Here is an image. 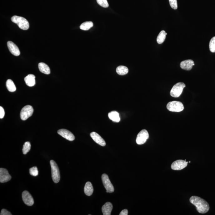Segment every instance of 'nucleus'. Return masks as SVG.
<instances>
[{
    "label": "nucleus",
    "instance_id": "obj_29",
    "mask_svg": "<svg viewBox=\"0 0 215 215\" xmlns=\"http://www.w3.org/2000/svg\"><path fill=\"white\" fill-rule=\"evenodd\" d=\"M170 5L173 9L176 10L178 8L177 0H169Z\"/></svg>",
    "mask_w": 215,
    "mask_h": 215
},
{
    "label": "nucleus",
    "instance_id": "obj_4",
    "mask_svg": "<svg viewBox=\"0 0 215 215\" xmlns=\"http://www.w3.org/2000/svg\"><path fill=\"white\" fill-rule=\"evenodd\" d=\"M167 109L169 111L174 112H180L184 110L183 104L181 102L173 101L168 102L167 105Z\"/></svg>",
    "mask_w": 215,
    "mask_h": 215
},
{
    "label": "nucleus",
    "instance_id": "obj_23",
    "mask_svg": "<svg viewBox=\"0 0 215 215\" xmlns=\"http://www.w3.org/2000/svg\"><path fill=\"white\" fill-rule=\"evenodd\" d=\"M117 73L119 75H126L128 72V68L124 66H119L116 69Z\"/></svg>",
    "mask_w": 215,
    "mask_h": 215
},
{
    "label": "nucleus",
    "instance_id": "obj_25",
    "mask_svg": "<svg viewBox=\"0 0 215 215\" xmlns=\"http://www.w3.org/2000/svg\"><path fill=\"white\" fill-rule=\"evenodd\" d=\"M31 149V144L30 142H27L24 143L23 145L22 152L24 155L27 154Z\"/></svg>",
    "mask_w": 215,
    "mask_h": 215
},
{
    "label": "nucleus",
    "instance_id": "obj_32",
    "mask_svg": "<svg viewBox=\"0 0 215 215\" xmlns=\"http://www.w3.org/2000/svg\"><path fill=\"white\" fill-rule=\"evenodd\" d=\"M120 215H128V210L126 209H124L122 210L121 212L120 213Z\"/></svg>",
    "mask_w": 215,
    "mask_h": 215
},
{
    "label": "nucleus",
    "instance_id": "obj_11",
    "mask_svg": "<svg viewBox=\"0 0 215 215\" xmlns=\"http://www.w3.org/2000/svg\"><path fill=\"white\" fill-rule=\"evenodd\" d=\"M22 198L25 204L28 206H32L34 204V200L30 193L27 191L22 192Z\"/></svg>",
    "mask_w": 215,
    "mask_h": 215
},
{
    "label": "nucleus",
    "instance_id": "obj_15",
    "mask_svg": "<svg viewBox=\"0 0 215 215\" xmlns=\"http://www.w3.org/2000/svg\"><path fill=\"white\" fill-rule=\"evenodd\" d=\"M194 65V61L191 59H188L182 62L180 64V67L182 69L190 71L192 69Z\"/></svg>",
    "mask_w": 215,
    "mask_h": 215
},
{
    "label": "nucleus",
    "instance_id": "obj_22",
    "mask_svg": "<svg viewBox=\"0 0 215 215\" xmlns=\"http://www.w3.org/2000/svg\"><path fill=\"white\" fill-rule=\"evenodd\" d=\"M6 87L7 89L10 92H13L16 91L17 88L15 86V85L13 82V81L11 79L7 80L6 82Z\"/></svg>",
    "mask_w": 215,
    "mask_h": 215
},
{
    "label": "nucleus",
    "instance_id": "obj_21",
    "mask_svg": "<svg viewBox=\"0 0 215 215\" xmlns=\"http://www.w3.org/2000/svg\"><path fill=\"white\" fill-rule=\"evenodd\" d=\"M167 33L164 30H162L159 33V35L157 37V42L159 44H161L163 43L165 41Z\"/></svg>",
    "mask_w": 215,
    "mask_h": 215
},
{
    "label": "nucleus",
    "instance_id": "obj_19",
    "mask_svg": "<svg viewBox=\"0 0 215 215\" xmlns=\"http://www.w3.org/2000/svg\"><path fill=\"white\" fill-rule=\"evenodd\" d=\"M108 117L110 120L115 122H119L120 121V118L119 114L117 111H113L108 113Z\"/></svg>",
    "mask_w": 215,
    "mask_h": 215
},
{
    "label": "nucleus",
    "instance_id": "obj_5",
    "mask_svg": "<svg viewBox=\"0 0 215 215\" xmlns=\"http://www.w3.org/2000/svg\"><path fill=\"white\" fill-rule=\"evenodd\" d=\"M50 165L52 168V179L54 182L57 183L60 179V172L57 164L53 160L50 161Z\"/></svg>",
    "mask_w": 215,
    "mask_h": 215
},
{
    "label": "nucleus",
    "instance_id": "obj_26",
    "mask_svg": "<svg viewBox=\"0 0 215 215\" xmlns=\"http://www.w3.org/2000/svg\"><path fill=\"white\" fill-rule=\"evenodd\" d=\"M209 48L211 52H215V36L211 39L209 43Z\"/></svg>",
    "mask_w": 215,
    "mask_h": 215
},
{
    "label": "nucleus",
    "instance_id": "obj_3",
    "mask_svg": "<svg viewBox=\"0 0 215 215\" xmlns=\"http://www.w3.org/2000/svg\"><path fill=\"white\" fill-rule=\"evenodd\" d=\"M185 87V84L182 82H179L176 84L171 90L170 92L171 96L175 98H178L179 97Z\"/></svg>",
    "mask_w": 215,
    "mask_h": 215
},
{
    "label": "nucleus",
    "instance_id": "obj_16",
    "mask_svg": "<svg viewBox=\"0 0 215 215\" xmlns=\"http://www.w3.org/2000/svg\"><path fill=\"white\" fill-rule=\"evenodd\" d=\"M113 209L112 204L109 202H107L102 206V210L104 215H110Z\"/></svg>",
    "mask_w": 215,
    "mask_h": 215
},
{
    "label": "nucleus",
    "instance_id": "obj_24",
    "mask_svg": "<svg viewBox=\"0 0 215 215\" xmlns=\"http://www.w3.org/2000/svg\"><path fill=\"white\" fill-rule=\"evenodd\" d=\"M93 26V23L91 21L86 22L81 25L80 28L83 30H88Z\"/></svg>",
    "mask_w": 215,
    "mask_h": 215
},
{
    "label": "nucleus",
    "instance_id": "obj_27",
    "mask_svg": "<svg viewBox=\"0 0 215 215\" xmlns=\"http://www.w3.org/2000/svg\"><path fill=\"white\" fill-rule=\"evenodd\" d=\"M30 174L33 176L36 177L38 175V171L36 167H32L30 169Z\"/></svg>",
    "mask_w": 215,
    "mask_h": 215
},
{
    "label": "nucleus",
    "instance_id": "obj_7",
    "mask_svg": "<svg viewBox=\"0 0 215 215\" xmlns=\"http://www.w3.org/2000/svg\"><path fill=\"white\" fill-rule=\"evenodd\" d=\"M102 180L103 185L107 191V192L108 193L114 192V187L110 182L108 176L107 174H103L102 176Z\"/></svg>",
    "mask_w": 215,
    "mask_h": 215
},
{
    "label": "nucleus",
    "instance_id": "obj_31",
    "mask_svg": "<svg viewBox=\"0 0 215 215\" xmlns=\"http://www.w3.org/2000/svg\"><path fill=\"white\" fill-rule=\"evenodd\" d=\"M5 115V110H4L3 108L2 107H0V118L2 119L3 118Z\"/></svg>",
    "mask_w": 215,
    "mask_h": 215
},
{
    "label": "nucleus",
    "instance_id": "obj_12",
    "mask_svg": "<svg viewBox=\"0 0 215 215\" xmlns=\"http://www.w3.org/2000/svg\"><path fill=\"white\" fill-rule=\"evenodd\" d=\"M11 179V176L6 169L4 168H0V182H6L10 181Z\"/></svg>",
    "mask_w": 215,
    "mask_h": 215
},
{
    "label": "nucleus",
    "instance_id": "obj_14",
    "mask_svg": "<svg viewBox=\"0 0 215 215\" xmlns=\"http://www.w3.org/2000/svg\"><path fill=\"white\" fill-rule=\"evenodd\" d=\"M91 137L94 142L102 146H106V142L104 139L99 135L95 132H92L90 134Z\"/></svg>",
    "mask_w": 215,
    "mask_h": 215
},
{
    "label": "nucleus",
    "instance_id": "obj_9",
    "mask_svg": "<svg viewBox=\"0 0 215 215\" xmlns=\"http://www.w3.org/2000/svg\"><path fill=\"white\" fill-rule=\"evenodd\" d=\"M188 162L185 160H178L174 161L172 164L171 168L174 170H181L187 166Z\"/></svg>",
    "mask_w": 215,
    "mask_h": 215
},
{
    "label": "nucleus",
    "instance_id": "obj_1",
    "mask_svg": "<svg viewBox=\"0 0 215 215\" xmlns=\"http://www.w3.org/2000/svg\"><path fill=\"white\" fill-rule=\"evenodd\" d=\"M190 202L195 206L197 211L200 213H207L210 209L208 203L199 197L192 196L190 198Z\"/></svg>",
    "mask_w": 215,
    "mask_h": 215
},
{
    "label": "nucleus",
    "instance_id": "obj_20",
    "mask_svg": "<svg viewBox=\"0 0 215 215\" xmlns=\"http://www.w3.org/2000/svg\"><path fill=\"white\" fill-rule=\"evenodd\" d=\"M38 68L40 72L42 73L49 75L50 73V68L47 65L44 63H40L38 64Z\"/></svg>",
    "mask_w": 215,
    "mask_h": 215
},
{
    "label": "nucleus",
    "instance_id": "obj_6",
    "mask_svg": "<svg viewBox=\"0 0 215 215\" xmlns=\"http://www.w3.org/2000/svg\"><path fill=\"white\" fill-rule=\"evenodd\" d=\"M34 112V109L30 105L25 106L22 109L20 112V118L22 120H27L29 118L31 117Z\"/></svg>",
    "mask_w": 215,
    "mask_h": 215
},
{
    "label": "nucleus",
    "instance_id": "obj_13",
    "mask_svg": "<svg viewBox=\"0 0 215 215\" xmlns=\"http://www.w3.org/2000/svg\"><path fill=\"white\" fill-rule=\"evenodd\" d=\"M7 46L9 51L12 54L16 56H19L20 54L19 49L15 43L12 42L8 41L7 42Z\"/></svg>",
    "mask_w": 215,
    "mask_h": 215
},
{
    "label": "nucleus",
    "instance_id": "obj_10",
    "mask_svg": "<svg viewBox=\"0 0 215 215\" xmlns=\"http://www.w3.org/2000/svg\"><path fill=\"white\" fill-rule=\"evenodd\" d=\"M58 133L62 137L70 141H72L75 139V136L72 132L66 129H60L58 131Z\"/></svg>",
    "mask_w": 215,
    "mask_h": 215
},
{
    "label": "nucleus",
    "instance_id": "obj_8",
    "mask_svg": "<svg viewBox=\"0 0 215 215\" xmlns=\"http://www.w3.org/2000/svg\"><path fill=\"white\" fill-rule=\"evenodd\" d=\"M149 138V133L146 130H142L138 135L136 139V143L138 145L143 144L146 143Z\"/></svg>",
    "mask_w": 215,
    "mask_h": 215
},
{
    "label": "nucleus",
    "instance_id": "obj_28",
    "mask_svg": "<svg viewBox=\"0 0 215 215\" xmlns=\"http://www.w3.org/2000/svg\"><path fill=\"white\" fill-rule=\"evenodd\" d=\"M97 1L99 5L104 8H107L109 6L107 0H97Z\"/></svg>",
    "mask_w": 215,
    "mask_h": 215
},
{
    "label": "nucleus",
    "instance_id": "obj_17",
    "mask_svg": "<svg viewBox=\"0 0 215 215\" xmlns=\"http://www.w3.org/2000/svg\"><path fill=\"white\" fill-rule=\"evenodd\" d=\"M26 84L29 87H33L35 85V76L32 74H29L24 78Z\"/></svg>",
    "mask_w": 215,
    "mask_h": 215
},
{
    "label": "nucleus",
    "instance_id": "obj_18",
    "mask_svg": "<svg viewBox=\"0 0 215 215\" xmlns=\"http://www.w3.org/2000/svg\"><path fill=\"white\" fill-rule=\"evenodd\" d=\"M93 191V187L92 183L90 182H87L84 187V192L86 195L88 196L92 195Z\"/></svg>",
    "mask_w": 215,
    "mask_h": 215
},
{
    "label": "nucleus",
    "instance_id": "obj_2",
    "mask_svg": "<svg viewBox=\"0 0 215 215\" xmlns=\"http://www.w3.org/2000/svg\"><path fill=\"white\" fill-rule=\"evenodd\" d=\"M11 21L15 23L20 29L27 30L29 28V23L26 18L17 16H13L11 18Z\"/></svg>",
    "mask_w": 215,
    "mask_h": 215
},
{
    "label": "nucleus",
    "instance_id": "obj_30",
    "mask_svg": "<svg viewBox=\"0 0 215 215\" xmlns=\"http://www.w3.org/2000/svg\"><path fill=\"white\" fill-rule=\"evenodd\" d=\"M1 215H12L11 213L6 209H2L1 210Z\"/></svg>",
    "mask_w": 215,
    "mask_h": 215
}]
</instances>
